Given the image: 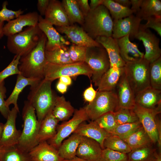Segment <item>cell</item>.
<instances>
[{
	"label": "cell",
	"instance_id": "3957f363",
	"mask_svg": "<svg viewBox=\"0 0 161 161\" xmlns=\"http://www.w3.org/2000/svg\"><path fill=\"white\" fill-rule=\"evenodd\" d=\"M113 20L108 9L101 5L90 10L84 17L82 27L95 39L99 36L112 37Z\"/></svg>",
	"mask_w": 161,
	"mask_h": 161
},
{
	"label": "cell",
	"instance_id": "e575fe53",
	"mask_svg": "<svg viewBox=\"0 0 161 161\" xmlns=\"http://www.w3.org/2000/svg\"><path fill=\"white\" fill-rule=\"evenodd\" d=\"M103 5L108 9L114 20L123 18L134 13L130 8L123 7L114 0H103Z\"/></svg>",
	"mask_w": 161,
	"mask_h": 161
},
{
	"label": "cell",
	"instance_id": "cb8c5ba5",
	"mask_svg": "<svg viewBox=\"0 0 161 161\" xmlns=\"http://www.w3.org/2000/svg\"><path fill=\"white\" fill-rule=\"evenodd\" d=\"M79 135L94 140L98 142L103 149L105 139L111 134L100 128L95 121L88 123H81L74 132Z\"/></svg>",
	"mask_w": 161,
	"mask_h": 161
},
{
	"label": "cell",
	"instance_id": "db71d44e",
	"mask_svg": "<svg viewBox=\"0 0 161 161\" xmlns=\"http://www.w3.org/2000/svg\"><path fill=\"white\" fill-rule=\"evenodd\" d=\"M103 0H90L89 4L90 10H92L103 5Z\"/></svg>",
	"mask_w": 161,
	"mask_h": 161
},
{
	"label": "cell",
	"instance_id": "4316f807",
	"mask_svg": "<svg viewBox=\"0 0 161 161\" xmlns=\"http://www.w3.org/2000/svg\"><path fill=\"white\" fill-rule=\"evenodd\" d=\"M52 111L46 116L40 123L37 138L38 143L47 141L53 138L56 134L57 127L59 121L54 116Z\"/></svg>",
	"mask_w": 161,
	"mask_h": 161
},
{
	"label": "cell",
	"instance_id": "8992f818",
	"mask_svg": "<svg viewBox=\"0 0 161 161\" xmlns=\"http://www.w3.org/2000/svg\"><path fill=\"white\" fill-rule=\"evenodd\" d=\"M150 63L144 58L134 62L126 63L124 72L135 95L150 86L149 69Z\"/></svg>",
	"mask_w": 161,
	"mask_h": 161
},
{
	"label": "cell",
	"instance_id": "6da1fadb",
	"mask_svg": "<svg viewBox=\"0 0 161 161\" xmlns=\"http://www.w3.org/2000/svg\"><path fill=\"white\" fill-rule=\"evenodd\" d=\"M47 38L43 32L37 46L26 55L21 56L18 66L21 75L29 78H44L47 61L45 56Z\"/></svg>",
	"mask_w": 161,
	"mask_h": 161
},
{
	"label": "cell",
	"instance_id": "f5cc1de1",
	"mask_svg": "<svg viewBox=\"0 0 161 161\" xmlns=\"http://www.w3.org/2000/svg\"><path fill=\"white\" fill-rule=\"evenodd\" d=\"M131 7L130 9L136 14L139 11L143 0H130Z\"/></svg>",
	"mask_w": 161,
	"mask_h": 161
},
{
	"label": "cell",
	"instance_id": "74e56055",
	"mask_svg": "<svg viewBox=\"0 0 161 161\" xmlns=\"http://www.w3.org/2000/svg\"><path fill=\"white\" fill-rule=\"evenodd\" d=\"M155 153L149 145L132 150L127 154L128 161H153Z\"/></svg>",
	"mask_w": 161,
	"mask_h": 161
},
{
	"label": "cell",
	"instance_id": "30bf717a",
	"mask_svg": "<svg viewBox=\"0 0 161 161\" xmlns=\"http://www.w3.org/2000/svg\"><path fill=\"white\" fill-rule=\"evenodd\" d=\"M88 119L83 108L75 110L70 119L58 125L56 134L47 141L48 143L57 150L66 138L73 133L81 123Z\"/></svg>",
	"mask_w": 161,
	"mask_h": 161
},
{
	"label": "cell",
	"instance_id": "277c9868",
	"mask_svg": "<svg viewBox=\"0 0 161 161\" xmlns=\"http://www.w3.org/2000/svg\"><path fill=\"white\" fill-rule=\"evenodd\" d=\"M22 117L23 129L16 146L23 151L29 152L38 144L37 138L40 123L38 120L34 108L28 100L24 102Z\"/></svg>",
	"mask_w": 161,
	"mask_h": 161
},
{
	"label": "cell",
	"instance_id": "94428289",
	"mask_svg": "<svg viewBox=\"0 0 161 161\" xmlns=\"http://www.w3.org/2000/svg\"><path fill=\"white\" fill-rule=\"evenodd\" d=\"M63 161H87L83 159L79 158L76 156L73 158L69 160H64Z\"/></svg>",
	"mask_w": 161,
	"mask_h": 161
},
{
	"label": "cell",
	"instance_id": "60d3db41",
	"mask_svg": "<svg viewBox=\"0 0 161 161\" xmlns=\"http://www.w3.org/2000/svg\"><path fill=\"white\" fill-rule=\"evenodd\" d=\"M142 126L139 121L117 125L111 134L117 136L123 140Z\"/></svg>",
	"mask_w": 161,
	"mask_h": 161
},
{
	"label": "cell",
	"instance_id": "ffe728a7",
	"mask_svg": "<svg viewBox=\"0 0 161 161\" xmlns=\"http://www.w3.org/2000/svg\"><path fill=\"white\" fill-rule=\"evenodd\" d=\"M95 40L106 50L109 59L110 67L124 66L126 62L122 58L116 39L112 37L99 36Z\"/></svg>",
	"mask_w": 161,
	"mask_h": 161
},
{
	"label": "cell",
	"instance_id": "ac0fdd59",
	"mask_svg": "<svg viewBox=\"0 0 161 161\" xmlns=\"http://www.w3.org/2000/svg\"><path fill=\"white\" fill-rule=\"evenodd\" d=\"M118 99V109H133L135 105V95L124 72L120 77L114 90Z\"/></svg>",
	"mask_w": 161,
	"mask_h": 161
},
{
	"label": "cell",
	"instance_id": "680465c9",
	"mask_svg": "<svg viewBox=\"0 0 161 161\" xmlns=\"http://www.w3.org/2000/svg\"><path fill=\"white\" fill-rule=\"evenodd\" d=\"M4 25V22L0 21V38H2L4 36L3 29Z\"/></svg>",
	"mask_w": 161,
	"mask_h": 161
},
{
	"label": "cell",
	"instance_id": "8fae6325",
	"mask_svg": "<svg viewBox=\"0 0 161 161\" xmlns=\"http://www.w3.org/2000/svg\"><path fill=\"white\" fill-rule=\"evenodd\" d=\"M133 110L152 142L158 143L159 134L156 118L160 113L161 109L145 108L136 104Z\"/></svg>",
	"mask_w": 161,
	"mask_h": 161
},
{
	"label": "cell",
	"instance_id": "9a60e30c",
	"mask_svg": "<svg viewBox=\"0 0 161 161\" xmlns=\"http://www.w3.org/2000/svg\"><path fill=\"white\" fill-rule=\"evenodd\" d=\"M142 19L132 14L123 18L113 20L112 37L118 39L127 35L134 38L139 32Z\"/></svg>",
	"mask_w": 161,
	"mask_h": 161
},
{
	"label": "cell",
	"instance_id": "5bb4252c",
	"mask_svg": "<svg viewBox=\"0 0 161 161\" xmlns=\"http://www.w3.org/2000/svg\"><path fill=\"white\" fill-rule=\"evenodd\" d=\"M55 29L59 33L65 34L68 40L73 44L87 47H102L90 37L82 27L77 24L56 27Z\"/></svg>",
	"mask_w": 161,
	"mask_h": 161
},
{
	"label": "cell",
	"instance_id": "8d00e7d4",
	"mask_svg": "<svg viewBox=\"0 0 161 161\" xmlns=\"http://www.w3.org/2000/svg\"><path fill=\"white\" fill-rule=\"evenodd\" d=\"M0 161H32L29 152L16 146L6 149L0 157Z\"/></svg>",
	"mask_w": 161,
	"mask_h": 161
},
{
	"label": "cell",
	"instance_id": "f1b7e54d",
	"mask_svg": "<svg viewBox=\"0 0 161 161\" xmlns=\"http://www.w3.org/2000/svg\"><path fill=\"white\" fill-rule=\"evenodd\" d=\"M41 80L26 78L22 75H18L14 88L10 96L5 100L6 105L9 107L13 104L14 107L19 111L17 100L20 94L27 86H32Z\"/></svg>",
	"mask_w": 161,
	"mask_h": 161
},
{
	"label": "cell",
	"instance_id": "816d5d0a",
	"mask_svg": "<svg viewBox=\"0 0 161 161\" xmlns=\"http://www.w3.org/2000/svg\"><path fill=\"white\" fill-rule=\"evenodd\" d=\"M50 0H38L37 3V9L40 13V15L45 16L48 7Z\"/></svg>",
	"mask_w": 161,
	"mask_h": 161
},
{
	"label": "cell",
	"instance_id": "9c48e42d",
	"mask_svg": "<svg viewBox=\"0 0 161 161\" xmlns=\"http://www.w3.org/2000/svg\"><path fill=\"white\" fill-rule=\"evenodd\" d=\"M92 71L85 62L72 63L64 65H58L47 62L44 72V79L52 82L63 76L70 77L84 75L90 79Z\"/></svg>",
	"mask_w": 161,
	"mask_h": 161
},
{
	"label": "cell",
	"instance_id": "7bdbcfd3",
	"mask_svg": "<svg viewBox=\"0 0 161 161\" xmlns=\"http://www.w3.org/2000/svg\"><path fill=\"white\" fill-rule=\"evenodd\" d=\"M87 47L72 44L68 46L69 57L74 63L84 62Z\"/></svg>",
	"mask_w": 161,
	"mask_h": 161
},
{
	"label": "cell",
	"instance_id": "ba28073f",
	"mask_svg": "<svg viewBox=\"0 0 161 161\" xmlns=\"http://www.w3.org/2000/svg\"><path fill=\"white\" fill-rule=\"evenodd\" d=\"M84 62L91 69V81L97 86L102 76L110 68L106 50L103 47H87Z\"/></svg>",
	"mask_w": 161,
	"mask_h": 161
},
{
	"label": "cell",
	"instance_id": "681fc988",
	"mask_svg": "<svg viewBox=\"0 0 161 161\" xmlns=\"http://www.w3.org/2000/svg\"><path fill=\"white\" fill-rule=\"evenodd\" d=\"M97 92L93 88L91 81L90 86L86 89L83 93V97L85 101L89 103L92 101L95 97Z\"/></svg>",
	"mask_w": 161,
	"mask_h": 161
},
{
	"label": "cell",
	"instance_id": "5b68a950",
	"mask_svg": "<svg viewBox=\"0 0 161 161\" xmlns=\"http://www.w3.org/2000/svg\"><path fill=\"white\" fill-rule=\"evenodd\" d=\"M43 33L38 25L27 27L24 30L7 37V48L15 55H25L37 46Z\"/></svg>",
	"mask_w": 161,
	"mask_h": 161
},
{
	"label": "cell",
	"instance_id": "d590c367",
	"mask_svg": "<svg viewBox=\"0 0 161 161\" xmlns=\"http://www.w3.org/2000/svg\"><path fill=\"white\" fill-rule=\"evenodd\" d=\"M104 148H108L120 153L127 154L131 150L128 144L119 137L111 134L104 140Z\"/></svg>",
	"mask_w": 161,
	"mask_h": 161
},
{
	"label": "cell",
	"instance_id": "f907efd6",
	"mask_svg": "<svg viewBox=\"0 0 161 161\" xmlns=\"http://www.w3.org/2000/svg\"><path fill=\"white\" fill-rule=\"evenodd\" d=\"M79 8L84 17L86 16L90 10L88 0H76Z\"/></svg>",
	"mask_w": 161,
	"mask_h": 161
},
{
	"label": "cell",
	"instance_id": "7402d4cb",
	"mask_svg": "<svg viewBox=\"0 0 161 161\" xmlns=\"http://www.w3.org/2000/svg\"><path fill=\"white\" fill-rule=\"evenodd\" d=\"M135 100L136 104L143 107L161 109V90L150 86L136 94Z\"/></svg>",
	"mask_w": 161,
	"mask_h": 161
},
{
	"label": "cell",
	"instance_id": "d4e9b609",
	"mask_svg": "<svg viewBox=\"0 0 161 161\" xmlns=\"http://www.w3.org/2000/svg\"><path fill=\"white\" fill-rule=\"evenodd\" d=\"M129 38V35H127L116 39L120 56L126 63L139 60L143 58L144 55L136 44L131 41Z\"/></svg>",
	"mask_w": 161,
	"mask_h": 161
},
{
	"label": "cell",
	"instance_id": "91938a15",
	"mask_svg": "<svg viewBox=\"0 0 161 161\" xmlns=\"http://www.w3.org/2000/svg\"><path fill=\"white\" fill-rule=\"evenodd\" d=\"M153 161H161V153H157L155 152L154 158Z\"/></svg>",
	"mask_w": 161,
	"mask_h": 161
},
{
	"label": "cell",
	"instance_id": "bcb514c9",
	"mask_svg": "<svg viewBox=\"0 0 161 161\" xmlns=\"http://www.w3.org/2000/svg\"><path fill=\"white\" fill-rule=\"evenodd\" d=\"M8 4L7 1H4L2 4V8L0 10V21L7 22L13 20L22 14L24 11L21 9L17 11L8 9L7 8Z\"/></svg>",
	"mask_w": 161,
	"mask_h": 161
},
{
	"label": "cell",
	"instance_id": "52a82bcc",
	"mask_svg": "<svg viewBox=\"0 0 161 161\" xmlns=\"http://www.w3.org/2000/svg\"><path fill=\"white\" fill-rule=\"evenodd\" d=\"M89 119L94 121L103 114L118 109V99L115 91H98L94 100L83 107Z\"/></svg>",
	"mask_w": 161,
	"mask_h": 161
},
{
	"label": "cell",
	"instance_id": "603a6c76",
	"mask_svg": "<svg viewBox=\"0 0 161 161\" xmlns=\"http://www.w3.org/2000/svg\"><path fill=\"white\" fill-rule=\"evenodd\" d=\"M32 161H63L58 150L47 141L39 143L29 152Z\"/></svg>",
	"mask_w": 161,
	"mask_h": 161
},
{
	"label": "cell",
	"instance_id": "83f0119b",
	"mask_svg": "<svg viewBox=\"0 0 161 161\" xmlns=\"http://www.w3.org/2000/svg\"><path fill=\"white\" fill-rule=\"evenodd\" d=\"M81 137V136L73 133L63 141L57 150L59 156L66 160H71L75 157Z\"/></svg>",
	"mask_w": 161,
	"mask_h": 161
},
{
	"label": "cell",
	"instance_id": "6125c7cd",
	"mask_svg": "<svg viewBox=\"0 0 161 161\" xmlns=\"http://www.w3.org/2000/svg\"><path fill=\"white\" fill-rule=\"evenodd\" d=\"M4 124L0 122V139L1 137L3 130Z\"/></svg>",
	"mask_w": 161,
	"mask_h": 161
},
{
	"label": "cell",
	"instance_id": "9f6ffc18",
	"mask_svg": "<svg viewBox=\"0 0 161 161\" xmlns=\"http://www.w3.org/2000/svg\"><path fill=\"white\" fill-rule=\"evenodd\" d=\"M60 81L65 84L67 86L70 85L72 83L71 77L68 76H63L59 78Z\"/></svg>",
	"mask_w": 161,
	"mask_h": 161
},
{
	"label": "cell",
	"instance_id": "c3c4849f",
	"mask_svg": "<svg viewBox=\"0 0 161 161\" xmlns=\"http://www.w3.org/2000/svg\"><path fill=\"white\" fill-rule=\"evenodd\" d=\"M4 84V80L0 82V112L7 119L10 110L6 105L5 99L6 97L7 90Z\"/></svg>",
	"mask_w": 161,
	"mask_h": 161
},
{
	"label": "cell",
	"instance_id": "4dcf8cb0",
	"mask_svg": "<svg viewBox=\"0 0 161 161\" xmlns=\"http://www.w3.org/2000/svg\"><path fill=\"white\" fill-rule=\"evenodd\" d=\"M68 49V46L63 45L51 50H45V56L47 62L58 65L74 63L69 57Z\"/></svg>",
	"mask_w": 161,
	"mask_h": 161
},
{
	"label": "cell",
	"instance_id": "484cf974",
	"mask_svg": "<svg viewBox=\"0 0 161 161\" xmlns=\"http://www.w3.org/2000/svg\"><path fill=\"white\" fill-rule=\"evenodd\" d=\"M124 72V67H111L103 75L97 86L98 91L115 90L120 79Z\"/></svg>",
	"mask_w": 161,
	"mask_h": 161
},
{
	"label": "cell",
	"instance_id": "ee69618b",
	"mask_svg": "<svg viewBox=\"0 0 161 161\" xmlns=\"http://www.w3.org/2000/svg\"><path fill=\"white\" fill-rule=\"evenodd\" d=\"M21 57L20 55H15L8 65L0 72V82L10 76L21 74L18 68Z\"/></svg>",
	"mask_w": 161,
	"mask_h": 161
},
{
	"label": "cell",
	"instance_id": "44dd1931",
	"mask_svg": "<svg viewBox=\"0 0 161 161\" xmlns=\"http://www.w3.org/2000/svg\"><path fill=\"white\" fill-rule=\"evenodd\" d=\"M44 16L46 20L56 27L70 25L61 2L58 0H50Z\"/></svg>",
	"mask_w": 161,
	"mask_h": 161
},
{
	"label": "cell",
	"instance_id": "ab89813d",
	"mask_svg": "<svg viewBox=\"0 0 161 161\" xmlns=\"http://www.w3.org/2000/svg\"><path fill=\"white\" fill-rule=\"evenodd\" d=\"M114 114L117 125L134 123L139 121L133 109L119 108L114 112Z\"/></svg>",
	"mask_w": 161,
	"mask_h": 161
},
{
	"label": "cell",
	"instance_id": "7dc6e473",
	"mask_svg": "<svg viewBox=\"0 0 161 161\" xmlns=\"http://www.w3.org/2000/svg\"><path fill=\"white\" fill-rule=\"evenodd\" d=\"M147 21L144 24H141L140 28L148 29L151 28L155 31L161 36V16H152L145 18Z\"/></svg>",
	"mask_w": 161,
	"mask_h": 161
},
{
	"label": "cell",
	"instance_id": "7a4b0ae2",
	"mask_svg": "<svg viewBox=\"0 0 161 161\" xmlns=\"http://www.w3.org/2000/svg\"><path fill=\"white\" fill-rule=\"evenodd\" d=\"M52 81L42 79L30 86L27 99L33 107L41 123L54 108L56 96L51 88Z\"/></svg>",
	"mask_w": 161,
	"mask_h": 161
},
{
	"label": "cell",
	"instance_id": "2e32d148",
	"mask_svg": "<svg viewBox=\"0 0 161 161\" xmlns=\"http://www.w3.org/2000/svg\"><path fill=\"white\" fill-rule=\"evenodd\" d=\"M38 25L47 38L45 50H51L61 46H68L70 44V42L61 35L52 24L40 15Z\"/></svg>",
	"mask_w": 161,
	"mask_h": 161
},
{
	"label": "cell",
	"instance_id": "f6af8a7d",
	"mask_svg": "<svg viewBox=\"0 0 161 161\" xmlns=\"http://www.w3.org/2000/svg\"><path fill=\"white\" fill-rule=\"evenodd\" d=\"M99 161H128V158L127 154L104 148L102 150Z\"/></svg>",
	"mask_w": 161,
	"mask_h": 161
},
{
	"label": "cell",
	"instance_id": "6f0895ef",
	"mask_svg": "<svg viewBox=\"0 0 161 161\" xmlns=\"http://www.w3.org/2000/svg\"><path fill=\"white\" fill-rule=\"evenodd\" d=\"M115 2L120 5L127 7L129 8L131 5V2L129 0H114Z\"/></svg>",
	"mask_w": 161,
	"mask_h": 161
},
{
	"label": "cell",
	"instance_id": "b9f144b4",
	"mask_svg": "<svg viewBox=\"0 0 161 161\" xmlns=\"http://www.w3.org/2000/svg\"><path fill=\"white\" fill-rule=\"evenodd\" d=\"M94 121L100 128L110 134L117 125L114 112L106 113Z\"/></svg>",
	"mask_w": 161,
	"mask_h": 161
},
{
	"label": "cell",
	"instance_id": "4fadbf2b",
	"mask_svg": "<svg viewBox=\"0 0 161 161\" xmlns=\"http://www.w3.org/2000/svg\"><path fill=\"white\" fill-rule=\"evenodd\" d=\"M134 38L143 43L145 50L143 56L145 59L151 63L161 57L160 39L148 29L140 28Z\"/></svg>",
	"mask_w": 161,
	"mask_h": 161
},
{
	"label": "cell",
	"instance_id": "836d02e7",
	"mask_svg": "<svg viewBox=\"0 0 161 161\" xmlns=\"http://www.w3.org/2000/svg\"><path fill=\"white\" fill-rule=\"evenodd\" d=\"M136 16L142 20L152 16H161V1L143 0L139 11Z\"/></svg>",
	"mask_w": 161,
	"mask_h": 161
},
{
	"label": "cell",
	"instance_id": "1f68e13d",
	"mask_svg": "<svg viewBox=\"0 0 161 161\" xmlns=\"http://www.w3.org/2000/svg\"><path fill=\"white\" fill-rule=\"evenodd\" d=\"M123 140L128 144L131 150L148 146L152 142L142 126Z\"/></svg>",
	"mask_w": 161,
	"mask_h": 161
},
{
	"label": "cell",
	"instance_id": "f35d334b",
	"mask_svg": "<svg viewBox=\"0 0 161 161\" xmlns=\"http://www.w3.org/2000/svg\"><path fill=\"white\" fill-rule=\"evenodd\" d=\"M149 76L150 86L161 90V57L150 63Z\"/></svg>",
	"mask_w": 161,
	"mask_h": 161
},
{
	"label": "cell",
	"instance_id": "be15d7a7",
	"mask_svg": "<svg viewBox=\"0 0 161 161\" xmlns=\"http://www.w3.org/2000/svg\"><path fill=\"white\" fill-rule=\"evenodd\" d=\"M6 149L0 145V157Z\"/></svg>",
	"mask_w": 161,
	"mask_h": 161
},
{
	"label": "cell",
	"instance_id": "d6986e66",
	"mask_svg": "<svg viewBox=\"0 0 161 161\" xmlns=\"http://www.w3.org/2000/svg\"><path fill=\"white\" fill-rule=\"evenodd\" d=\"M102 148L95 140L82 136L76 156L87 161H99Z\"/></svg>",
	"mask_w": 161,
	"mask_h": 161
},
{
	"label": "cell",
	"instance_id": "11a10c76",
	"mask_svg": "<svg viewBox=\"0 0 161 161\" xmlns=\"http://www.w3.org/2000/svg\"><path fill=\"white\" fill-rule=\"evenodd\" d=\"M67 86L59 81L56 85L58 91L62 94L65 93L67 90Z\"/></svg>",
	"mask_w": 161,
	"mask_h": 161
},
{
	"label": "cell",
	"instance_id": "d6a6232c",
	"mask_svg": "<svg viewBox=\"0 0 161 161\" xmlns=\"http://www.w3.org/2000/svg\"><path fill=\"white\" fill-rule=\"evenodd\" d=\"M61 3L70 25L78 23L82 26L84 22V17L76 0H63Z\"/></svg>",
	"mask_w": 161,
	"mask_h": 161
},
{
	"label": "cell",
	"instance_id": "e0dca14e",
	"mask_svg": "<svg viewBox=\"0 0 161 161\" xmlns=\"http://www.w3.org/2000/svg\"><path fill=\"white\" fill-rule=\"evenodd\" d=\"M39 15L36 11L29 12L8 22L3 27L4 35L10 36L22 31L24 27L37 25Z\"/></svg>",
	"mask_w": 161,
	"mask_h": 161
},
{
	"label": "cell",
	"instance_id": "7c38bea8",
	"mask_svg": "<svg viewBox=\"0 0 161 161\" xmlns=\"http://www.w3.org/2000/svg\"><path fill=\"white\" fill-rule=\"evenodd\" d=\"M19 111L14 107L8 116L4 124L3 130L0 139V145L5 149L14 147L18 144L21 131L18 130L16 126V120Z\"/></svg>",
	"mask_w": 161,
	"mask_h": 161
},
{
	"label": "cell",
	"instance_id": "f546056e",
	"mask_svg": "<svg viewBox=\"0 0 161 161\" xmlns=\"http://www.w3.org/2000/svg\"><path fill=\"white\" fill-rule=\"evenodd\" d=\"M75 110L63 96H56L52 111L54 116L59 121L67 120L74 114Z\"/></svg>",
	"mask_w": 161,
	"mask_h": 161
}]
</instances>
